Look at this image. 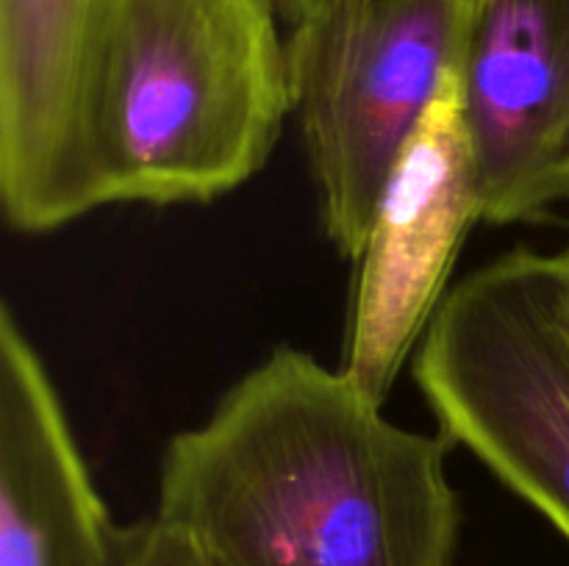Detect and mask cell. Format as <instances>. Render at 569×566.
Returning <instances> with one entry per match:
<instances>
[{
    "mask_svg": "<svg viewBox=\"0 0 569 566\" xmlns=\"http://www.w3.org/2000/svg\"><path fill=\"white\" fill-rule=\"evenodd\" d=\"M450 447L278 347L167 442L153 516L214 566H453Z\"/></svg>",
    "mask_w": 569,
    "mask_h": 566,
    "instance_id": "1",
    "label": "cell"
},
{
    "mask_svg": "<svg viewBox=\"0 0 569 566\" xmlns=\"http://www.w3.org/2000/svg\"><path fill=\"white\" fill-rule=\"evenodd\" d=\"M276 0H103L78 109L89 211L226 198L292 114Z\"/></svg>",
    "mask_w": 569,
    "mask_h": 566,
    "instance_id": "2",
    "label": "cell"
},
{
    "mask_svg": "<svg viewBox=\"0 0 569 566\" xmlns=\"http://www.w3.org/2000/svg\"><path fill=\"white\" fill-rule=\"evenodd\" d=\"M411 375L437 427L569 542V281L515 247L453 283Z\"/></svg>",
    "mask_w": 569,
    "mask_h": 566,
    "instance_id": "3",
    "label": "cell"
},
{
    "mask_svg": "<svg viewBox=\"0 0 569 566\" xmlns=\"http://www.w3.org/2000/svg\"><path fill=\"white\" fill-rule=\"evenodd\" d=\"M476 0H326L289 26L292 114L328 242L356 261L383 183L461 67Z\"/></svg>",
    "mask_w": 569,
    "mask_h": 566,
    "instance_id": "4",
    "label": "cell"
},
{
    "mask_svg": "<svg viewBox=\"0 0 569 566\" xmlns=\"http://www.w3.org/2000/svg\"><path fill=\"white\" fill-rule=\"evenodd\" d=\"M481 222L459 70L400 150L356 264L339 370L387 403L450 292L456 259Z\"/></svg>",
    "mask_w": 569,
    "mask_h": 566,
    "instance_id": "5",
    "label": "cell"
},
{
    "mask_svg": "<svg viewBox=\"0 0 569 566\" xmlns=\"http://www.w3.org/2000/svg\"><path fill=\"white\" fill-rule=\"evenodd\" d=\"M481 222L569 203V0H476L459 67Z\"/></svg>",
    "mask_w": 569,
    "mask_h": 566,
    "instance_id": "6",
    "label": "cell"
},
{
    "mask_svg": "<svg viewBox=\"0 0 569 566\" xmlns=\"http://www.w3.org/2000/svg\"><path fill=\"white\" fill-rule=\"evenodd\" d=\"M103 0H0V200L14 231L89 214L78 109Z\"/></svg>",
    "mask_w": 569,
    "mask_h": 566,
    "instance_id": "7",
    "label": "cell"
},
{
    "mask_svg": "<svg viewBox=\"0 0 569 566\" xmlns=\"http://www.w3.org/2000/svg\"><path fill=\"white\" fill-rule=\"evenodd\" d=\"M117 525L42 355L0 311V566H117Z\"/></svg>",
    "mask_w": 569,
    "mask_h": 566,
    "instance_id": "8",
    "label": "cell"
},
{
    "mask_svg": "<svg viewBox=\"0 0 569 566\" xmlns=\"http://www.w3.org/2000/svg\"><path fill=\"white\" fill-rule=\"evenodd\" d=\"M117 566H214L181 533L156 516L117 530Z\"/></svg>",
    "mask_w": 569,
    "mask_h": 566,
    "instance_id": "9",
    "label": "cell"
},
{
    "mask_svg": "<svg viewBox=\"0 0 569 566\" xmlns=\"http://www.w3.org/2000/svg\"><path fill=\"white\" fill-rule=\"evenodd\" d=\"M326 0H276L278 11H281L283 22L287 26H292V22L303 20L306 14H311V11L317 9V6H322Z\"/></svg>",
    "mask_w": 569,
    "mask_h": 566,
    "instance_id": "10",
    "label": "cell"
},
{
    "mask_svg": "<svg viewBox=\"0 0 569 566\" xmlns=\"http://www.w3.org/2000/svg\"><path fill=\"white\" fill-rule=\"evenodd\" d=\"M561 261H565V270H567V281H569V244L561 250Z\"/></svg>",
    "mask_w": 569,
    "mask_h": 566,
    "instance_id": "11",
    "label": "cell"
}]
</instances>
